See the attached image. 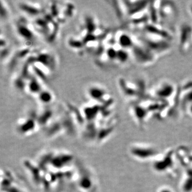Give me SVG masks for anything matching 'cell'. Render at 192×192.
<instances>
[{"label":"cell","mask_w":192,"mask_h":192,"mask_svg":"<svg viewBox=\"0 0 192 192\" xmlns=\"http://www.w3.org/2000/svg\"><path fill=\"white\" fill-rule=\"evenodd\" d=\"M187 10H188V12L189 13V15L192 17V2L189 3V4H188Z\"/></svg>","instance_id":"cell-7"},{"label":"cell","mask_w":192,"mask_h":192,"mask_svg":"<svg viewBox=\"0 0 192 192\" xmlns=\"http://www.w3.org/2000/svg\"><path fill=\"white\" fill-rule=\"evenodd\" d=\"M131 49H134L133 55L136 61L142 65H146L154 60V54L144 45H136V47L134 45Z\"/></svg>","instance_id":"cell-2"},{"label":"cell","mask_w":192,"mask_h":192,"mask_svg":"<svg viewBox=\"0 0 192 192\" xmlns=\"http://www.w3.org/2000/svg\"><path fill=\"white\" fill-rule=\"evenodd\" d=\"M175 88L169 82H163L157 85L155 90V95L159 98L167 99L173 93Z\"/></svg>","instance_id":"cell-3"},{"label":"cell","mask_w":192,"mask_h":192,"mask_svg":"<svg viewBox=\"0 0 192 192\" xmlns=\"http://www.w3.org/2000/svg\"><path fill=\"white\" fill-rule=\"evenodd\" d=\"M179 51L182 55H187L192 50V24L182 23L179 29Z\"/></svg>","instance_id":"cell-1"},{"label":"cell","mask_w":192,"mask_h":192,"mask_svg":"<svg viewBox=\"0 0 192 192\" xmlns=\"http://www.w3.org/2000/svg\"><path fill=\"white\" fill-rule=\"evenodd\" d=\"M173 192V191L172 189L169 188V187H162L161 188H160L159 190V192Z\"/></svg>","instance_id":"cell-6"},{"label":"cell","mask_w":192,"mask_h":192,"mask_svg":"<svg viewBox=\"0 0 192 192\" xmlns=\"http://www.w3.org/2000/svg\"><path fill=\"white\" fill-rule=\"evenodd\" d=\"M88 93L92 98L98 99L104 97V94H105L106 92L103 88H100L97 86H93L89 88L88 90Z\"/></svg>","instance_id":"cell-5"},{"label":"cell","mask_w":192,"mask_h":192,"mask_svg":"<svg viewBox=\"0 0 192 192\" xmlns=\"http://www.w3.org/2000/svg\"><path fill=\"white\" fill-rule=\"evenodd\" d=\"M119 34L117 41L120 47L125 50L133 48L135 43L134 42L132 37L125 33H120Z\"/></svg>","instance_id":"cell-4"}]
</instances>
